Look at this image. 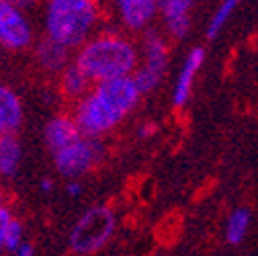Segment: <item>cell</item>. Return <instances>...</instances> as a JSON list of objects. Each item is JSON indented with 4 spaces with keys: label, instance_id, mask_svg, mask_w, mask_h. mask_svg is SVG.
<instances>
[{
    "label": "cell",
    "instance_id": "obj_1",
    "mask_svg": "<svg viewBox=\"0 0 258 256\" xmlns=\"http://www.w3.org/2000/svg\"><path fill=\"white\" fill-rule=\"evenodd\" d=\"M140 61V43L115 27L101 29L74 53V63L92 84L134 76Z\"/></svg>",
    "mask_w": 258,
    "mask_h": 256
},
{
    "label": "cell",
    "instance_id": "obj_2",
    "mask_svg": "<svg viewBox=\"0 0 258 256\" xmlns=\"http://www.w3.org/2000/svg\"><path fill=\"white\" fill-rule=\"evenodd\" d=\"M101 0H45L41 11L43 37L78 51L103 29Z\"/></svg>",
    "mask_w": 258,
    "mask_h": 256
},
{
    "label": "cell",
    "instance_id": "obj_3",
    "mask_svg": "<svg viewBox=\"0 0 258 256\" xmlns=\"http://www.w3.org/2000/svg\"><path fill=\"white\" fill-rule=\"evenodd\" d=\"M117 230V215L109 205L88 207L72 226L68 246L76 256H92L103 250Z\"/></svg>",
    "mask_w": 258,
    "mask_h": 256
},
{
    "label": "cell",
    "instance_id": "obj_4",
    "mask_svg": "<svg viewBox=\"0 0 258 256\" xmlns=\"http://www.w3.org/2000/svg\"><path fill=\"white\" fill-rule=\"evenodd\" d=\"M138 43H140L142 61L134 78L142 94L146 97V94L158 90V86L164 80V74L168 70V59H170V39L162 29L154 27L140 37Z\"/></svg>",
    "mask_w": 258,
    "mask_h": 256
},
{
    "label": "cell",
    "instance_id": "obj_5",
    "mask_svg": "<svg viewBox=\"0 0 258 256\" xmlns=\"http://www.w3.org/2000/svg\"><path fill=\"white\" fill-rule=\"evenodd\" d=\"M107 156V144L99 138H78L66 150L51 156L57 174L66 180H80L99 168Z\"/></svg>",
    "mask_w": 258,
    "mask_h": 256
},
{
    "label": "cell",
    "instance_id": "obj_6",
    "mask_svg": "<svg viewBox=\"0 0 258 256\" xmlns=\"http://www.w3.org/2000/svg\"><path fill=\"white\" fill-rule=\"evenodd\" d=\"M72 117L78 125V130L84 138H99L103 140L111 132L125 121L123 115H119L94 88L86 94L84 99L72 105Z\"/></svg>",
    "mask_w": 258,
    "mask_h": 256
},
{
    "label": "cell",
    "instance_id": "obj_7",
    "mask_svg": "<svg viewBox=\"0 0 258 256\" xmlns=\"http://www.w3.org/2000/svg\"><path fill=\"white\" fill-rule=\"evenodd\" d=\"M117 29L127 35H144L160 21L158 0H109Z\"/></svg>",
    "mask_w": 258,
    "mask_h": 256
},
{
    "label": "cell",
    "instance_id": "obj_8",
    "mask_svg": "<svg viewBox=\"0 0 258 256\" xmlns=\"http://www.w3.org/2000/svg\"><path fill=\"white\" fill-rule=\"evenodd\" d=\"M35 45V31L23 9L0 0V47L21 53Z\"/></svg>",
    "mask_w": 258,
    "mask_h": 256
},
{
    "label": "cell",
    "instance_id": "obj_9",
    "mask_svg": "<svg viewBox=\"0 0 258 256\" xmlns=\"http://www.w3.org/2000/svg\"><path fill=\"white\" fill-rule=\"evenodd\" d=\"M197 0H158L160 11V29L168 35V39H184L190 31V13Z\"/></svg>",
    "mask_w": 258,
    "mask_h": 256
},
{
    "label": "cell",
    "instance_id": "obj_10",
    "mask_svg": "<svg viewBox=\"0 0 258 256\" xmlns=\"http://www.w3.org/2000/svg\"><path fill=\"white\" fill-rule=\"evenodd\" d=\"M78 138H82V134L78 130L72 113H55L43 125V142L51 156L66 150Z\"/></svg>",
    "mask_w": 258,
    "mask_h": 256
},
{
    "label": "cell",
    "instance_id": "obj_11",
    "mask_svg": "<svg viewBox=\"0 0 258 256\" xmlns=\"http://www.w3.org/2000/svg\"><path fill=\"white\" fill-rule=\"evenodd\" d=\"M205 63V49L201 45L190 47L188 53L184 55V61L178 70V76L174 80V88H172V105L174 109H182L192 92V82H195V76L201 72Z\"/></svg>",
    "mask_w": 258,
    "mask_h": 256
},
{
    "label": "cell",
    "instance_id": "obj_12",
    "mask_svg": "<svg viewBox=\"0 0 258 256\" xmlns=\"http://www.w3.org/2000/svg\"><path fill=\"white\" fill-rule=\"evenodd\" d=\"M33 59L41 72L49 76H59L74 61V55H72V49L63 47L61 43L41 37L33 45Z\"/></svg>",
    "mask_w": 258,
    "mask_h": 256
},
{
    "label": "cell",
    "instance_id": "obj_13",
    "mask_svg": "<svg viewBox=\"0 0 258 256\" xmlns=\"http://www.w3.org/2000/svg\"><path fill=\"white\" fill-rule=\"evenodd\" d=\"M25 123V105L19 92L0 80V136H19Z\"/></svg>",
    "mask_w": 258,
    "mask_h": 256
},
{
    "label": "cell",
    "instance_id": "obj_14",
    "mask_svg": "<svg viewBox=\"0 0 258 256\" xmlns=\"http://www.w3.org/2000/svg\"><path fill=\"white\" fill-rule=\"evenodd\" d=\"M92 86L94 84L90 82V78L76 66L74 61L57 76V92H59V97L63 101L72 103V105L78 103L80 99H84L86 94L92 90Z\"/></svg>",
    "mask_w": 258,
    "mask_h": 256
},
{
    "label": "cell",
    "instance_id": "obj_15",
    "mask_svg": "<svg viewBox=\"0 0 258 256\" xmlns=\"http://www.w3.org/2000/svg\"><path fill=\"white\" fill-rule=\"evenodd\" d=\"M23 162V144L19 136H0V180L17 176Z\"/></svg>",
    "mask_w": 258,
    "mask_h": 256
},
{
    "label": "cell",
    "instance_id": "obj_16",
    "mask_svg": "<svg viewBox=\"0 0 258 256\" xmlns=\"http://www.w3.org/2000/svg\"><path fill=\"white\" fill-rule=\"evenodd\" d=\"M250 221H252V213L248 207H236L228 219H225V240H228V244L236 246V244H242L248 230H250Z\"/></svg>",
    "mask_w": 258,
    "mask_h": 256
},
{
    "label": "cell",
    "instance_id": "obj_17",
    "mask_svg": "<svg viewBox=\"0 0 258 256\" xmlns=\"http://www.w3.org/2000/svg\"><path fill=\"white\" fill-rule=\"evenodd\" d=\"M238 5H240V0H221L219 7L213 11V15H211V19L207 23V29H205L207 39H215L221 33L223 27L228 25V21L232 19V15L236 13Z\"/></svg>",
    "mask_w": 258,
    "mask_h": 256
},
{
    "label": "cell",
    "instance_id": "obj_18",
    "mask_svg": "<svg viewBox=\"0 0 258 256\" xmlns=\"http://www.w3.org/2000/svg\"><path fill=\"white\" fill-rule=\"evenodd\" d=\"M23 244H25V223L23 219L15 217L9 228V236H7V252H17Z\"/></svg>",
    "mask_w": 258,
    "mask_h": 256
},
{
    "label": "cell",
    "instance_id": "obj_19",
    "mask_svg": "<svg viewBox=\"0 0 258 256\" xmlns=\"http://www.w3.org/2000/svg\"><path fill=\"white\" fill-rule=\"evenodd\" d=\"M15 211L11 205H5L0 207V254L7 252V236H9V228L15 219Z\"/></svg>",
    "mask_w": 258,
    "mask_h": 256
},
{
    "label": "cell",
    "instance_id": "obj_20",
    "mask_svg": "<svg viewBox=\"0 0 258 256\" xmlns=\"http://www.w3.org/2000/svg\"><path fill=\"white\" fill-rule=\"evenodd\" d=\"M84 186L80 184V180H66V195L72 197V199H78L82 195Z\"/></svg>",
    "mask_w": 258,
    "mask_h": 256
},
{
    "label": "cell",
    "instance_id": "obj_21",
    "mask_svg": "<svg viewBox=\"0 0 258 256\" xmlns=\"http://www.w3.org/2000/svg\"><path fill=\"white\" fill-rule=\"evenodd\" d=\"M156 134V123H142L140 127H138V138H142V140H146V138H152Z\"/></svg>",
    "mask_w": 258,
    "mask_h": 256
},
{
    "label": "cell",
    "instance_id": "obj_22",
    "mask_svg": "<svg viewBox=\"0 0 258 256\" xmlns=\"http://www.w3.org/2000/svg\"><path fill=\"white\" fill-rule=\"evenodd\" d=\"M15 256H35V248H33V244H31V242H25V244L15 252Z\"/></svg>",
    "mask_w": 258,
    "mask_h": 256
},
{
    "label": "cell",
    "instance_id": "obj_23",
    "mask_svg": "<svg viewBox=\"0 0 258 256\" xmlns=\"http://www.w3.org/2000/svg\"><path fill=\"white\" fill-rule=\"evenodd\" d=\"M7 3H11V5H15V7H19V9H29V7H33L37 0H7Z\"/></svg>",
    "mask_w": 258,
    "mask_h": 256
},
{
    "label": "cell",
    "instance_id": "obj_24",
    "mask_svg": "<svg viewBox=\"0 0 258 256\" xmlns=\"http://www.w3.org/2000/svg\"><path fill=\"white\" fill-rule=\"evenodd\" d=\"M39 186H41V190H43V193H49V190H53V180H51L49 176H45V178H41Z\"/></svg>",
    "mask_w": 258,
    "mask_h": 256
},
{
    "label": "cell",
    "instance_id": "obj_25",
    "mask_svg": "<svg viewBox=\"0 0 258 256\" xmlns=\"http://www.w3.org/2000/svg\"><path fill=\"white\" fill-rule=\"evenodd\" d=\"M5 205H9V197H7V190H5L3 182H0V207H5Z\"/></svg>",
    "mask_w": 258,
    "mask_h": 256
},
{
    "label": "cell",
    "instance_id": "obj_26",
    "mask_svg": "<svg viewBox=\"0 0 258 256\" xmlns=\"http://www.w3.org/2000/svg\"><path fill=\"white\" fill-rule=\"evenodd\" d=\"M107 3H109V0H107Z\"/></svg>",
    "mask_w": 258,
    "mask_h": 256
}]
</instances>
